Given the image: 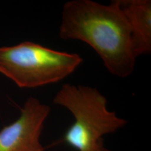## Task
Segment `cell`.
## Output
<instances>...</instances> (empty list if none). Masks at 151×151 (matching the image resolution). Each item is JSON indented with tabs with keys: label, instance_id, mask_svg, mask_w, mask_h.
<instances>
[{
	"label": "cell",
	"instance_id": "obj_1",
	"mask_svg": "<svg viewBox=\"0 0 151 151\" xmlns=\"http://www.w3.org/2000/svg\"><path fill=\"white\" fill-rule=\"evenodd\" d=\"M59 37L86 43L96 52L106 70L124 78L134 71L129 24L118 0L108 5L92 0H71L63 5Z\"/></svg>",
	"mask_w": 151,
	"mask_h": 151
},
{
	"label": "cell",
	"instance_id": "obj_3",
	"mask_svg": "<svg viewBox=\"0 0 151 151\" xmlns=\"http://www.w3.org/2000/svg\"><path fill=\"white\" fill-rule=\"evenodd\" d=\"M77 53L59 51L32 41L0 47V73L20 88L56 83L83 63Z\"/></svg>",
	"mask_w": 151,
	"mask_h": 151
},
{
	"label": "cell",
	"instance_id": "obj_2",
	"mask_svg": "<svg viewBox=\"0 0 151 151\" xmlns=\"http://www.w3.org/2000/svg\"><path fill=\"white\" fill-rule=\"evenodd\" d=\"M52 101L73 115L74 121L63 141L78 151H111L105 146L103 137L127 124V120L107 108L106 98L94 87L64 84Z\"/></svg>",
	"mask_w": 151,
	"mask_h": 151
},
{
	"label": "cell",
	"instance_id": "obj_4",
	"mask_svg": "<svg viewBox=\"0 0 151 151\" xmlns=\"http://www.w3.org/2000/svg\"><path fill=\"white\" fill-rule=\"evenodd\" d=\"M50 112L48 105L29 97L18 118L0 130V151H45L40 137Z\"/></svg>",
	"mask_w": 151,
	"mask_h": 151
},
{
	"label": "cell",
	"instance_id": "obj_5",
	"mask_svg": "<svg viewBox=\"0 0 151 151\" xmlns=\"http://www.w3.org/2000/svg\"><path fill=\"white\" fill-rule=\"evenodd\" d=\"M131 32L133 52L136 58L151 52V1L118 0Z\"/></svg>",
	"mask_w": 151,
	"mask_h": 151
}]
</instances>
